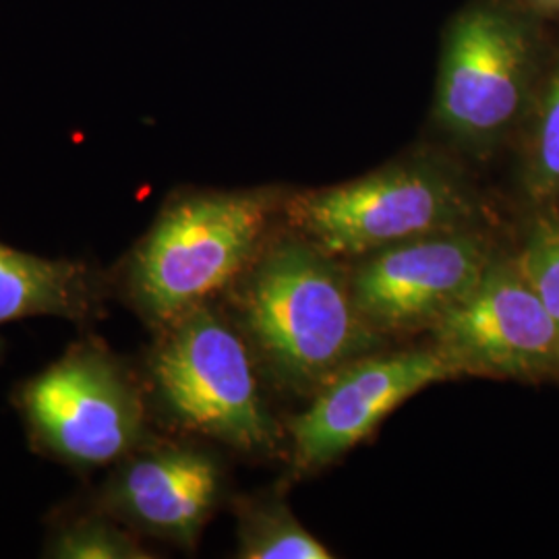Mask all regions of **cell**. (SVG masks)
<instances>
[{"label": "cell", "mask_w": 559, "mask_h": 559, "mask_svg": "<svg viewBox=\"0 0 559 559\" xmlns=\"http://www.w3.org/2000/svg\"><path fill=\"white\" fill-rule=\"evenodd\" d=\"M272 212L265 191H195L166 201L110 270L115 300L150 330L212 302L260 255Z\"/></svg>", "instance_id": "6da1fadb"}, {"label": "cell", "mask_w": 559, "mask_h": 559, "mask_svg": "<svg viewBox=\"0 0 559 559\" xmlns=\"http://www.w3.org/2000/svg\"><path fill=\"white\" fill-rule=\"evenodd\" d=\"M228 293L242 336L288 383L332 380L371 342V325L353 293L309 242L282 240L261 249Z\"/></svg>", "instance_id": "7a4b0ae2"}, {"label": "cell", "mask_w": 559, "mask_h": 559, "mask_svg": "<svg viewBox=\"0 0 559 559\" xmlns=\"http://www.w3.org/2000/svg\"><path fill=\"white\" fill-rule=\"evenodd\" d=\"M154 332L140 367L152 417L245 454L276 443L249 342L233 321L205 302Z\"/></svg>", "instance_id": "3957f363"}, {"label": "cell", "mask_w": 559, "mask_h": 559, "mask_svg": "<svg viewBox=\"0 0 559 559\" xmlns=\"http://www.w3.org/2000/svg\"><path fill=\"white\" fill-rule=\"evenodd\" d=\"M13 406L34 452L80 475L108 471L154 436L140 367L94 334L20 383Z\"/></svg>", "instance_id": "277c9868"}, {"label": "cell", "mask_w": 559, "mask_h": 559, "mask_svg": "<svg viewBox=\"0 0 559 559\" xmlns=\"http://www.w3.org/2000/svg\"><path fill=\"white\" fill-rule=\"evenodd\" d=\"M471 203L431 166H394L286 205L288 222L328 258L367 255L436 233L459 230Z\"/></svg>", "instance_id": "5b68a950"}, {"label": "cell", "mask_w": 559, "mask_h": 559, "mask_svg": "<svg viewBox=\"0 0 559 559\" xmlns=\"http://www.w3.org/2000/svg\"><path fill=\"white\" fill-rule=\"evenodd\" d=\"M438 350L464 371L539 376L559 367V330L519 265L491 261L479 284L433 323Z\"/></svg>", "instance_id": "8992f818"}, {"label": "cell", "mask_w": 559, "mask_h": 559, "mask_svg": "<svg viewBox=\"0 0 559 559\" xmlns=\"http://www.w3.org/2000/svg\"><path fill=\"white\" fill-rule=\"evenodd\" d=\"M221 491V464L212 454L152 436L108 468L87 503L140 537L193 549Z\"/></svg>", "instance_id": "52a82bcc"}, {"label": "cell", "mask_w": 559, "mask_h": 559, "mask_svg": "<svg viewBox=\"0 0 559 559\" xmlns=\"http://www.w3.org/2000/svg\"><path fill=\"white\" fill-rule=\"evenodd\" d=\"M491 261L477 235L436 233L376 251L355 274L350 293L371 328L433 325L479 284Z\"/></svg>", "instance_id": "ba28073f"}, {"label": "cell", "mask_w": 559, "mask_h": 559, "mask_svg": "<svg viewBox=\"0 0 559 559\" xmlns=\"http://www.w3.org/2000/svg\"><path fill=\"white\" fill-rule=\"evenodd\" d=\"M459 373L438 348L348 362L290 423L295 471H313L338 459L404 400Z\"/></svg>", "instance_id": "9c48e42d"}, {"label": "cell", "mask_w": 559, "mask_h": 559, "mask_svg": "<svg viewBox=\"0 0 559 559\" xmlns=\"http://www.w3.org/2000/svg\"><path fill=\"white\" fill-rule=\"evenodd\" d=\"M526 83V41L496 11L462 15L441 64L438 119L464 143L498 140L516 119Z\"/></svg>", "instance_id": "30bf717a"}, {"label": "cell", "mask_w": 559, "mask_h": 559, "mask_svg": "<svg viewBox=\"0 0 559 559\" xmlns=\"http://www.w3.org/2000/svg\"><path fill=\"white\" fill-rule=\"evenodd\" d=\"M115 300L110 270L90 260L44 258L0 239V328L57 318L87 330Z\"/></svg>", "instance_id": "8fae6325"}, {"label": "cell", "mask_w": 559, "mask_h": 559, "mask_svg": "<svg viewBox=\"0 0 559 559\" xmlns=\"http://www.w3.org/2000/svg\"><path fill=\"white\" fill-rule=\"evenodd\" d=\"M41 556L50 559L154 558L138 533L87 501L50 522Z\"/></svg>", "instance_id": "7c38bea8"}, {"label": "cell", "mask_w": 559, "mask_h": 559, "mask_svg": "<svg viewBox=\"0 0 559 559\" xmlns=\"http://www.w3.org/2000/svg\"><path fill=\"white\" fill-rule=\"evenodd\" d=\"M237 537L240 559L332 558V551L280 503H245Z\"/></svg>", "instance_id": "4fadbf2b"}, {"label": "cell", "mask_w": 559, "mask_h": 559, "mask_svg": "<svg viewBox=\"0 0 559 559\" xmlns=\"http://www.w3.org/2000/svg\"><path fill=\"white\" fill-rule=\"evenodd\" d=\"M516 265L559 330V224H539L526 242Z\"/></svg>", "instance_id": "5bb4252c"}, {"label": "cell", "mask_w": 559, "mask_h": 559, "mask_svg": "<svg viewBox=\"0 0 559 559\" xmlns=\"http://www.w3.org/2000/svg\"><path fill=\"white\" fill-rule=\"evenodd\" d=\"M528 189L535 198H551L559 193V67L540 108Z\"/></svg>", "instance_id": "9a60e30c"}, {"label": "cell", "mask_w": 559, "mask_h": 559, "mask_svg": "<svg viewBox=\"0 0 559 559\" xmlns=\"http://www.w3.org/2000/svg\"><path fill=\"white\" fill-rule=\"evenodd\" d=\"M540 4H545V7H558L559 9V0H537Z\"/></svg>", "instance_id": "2e32d148"}]
</instances>
